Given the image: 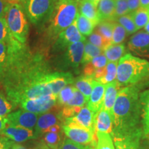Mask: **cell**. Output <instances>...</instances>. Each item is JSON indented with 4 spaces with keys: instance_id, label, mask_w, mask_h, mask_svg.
I'll return each mask as SVG.
<instances>
[{
    "instance_id": "f6af8a7d",
    "label": "cell",
    "mask_w": 149,
    "mask_h": 149,
    "mask_svg": "<svg viewBox=\"0 0 149 149\" xmlns=\"http://www.w3.org/2000/svg\"><path fill=\"white\" fill-rule=\"evenodd\" d=\"M129 13L135 12L140 8V0H127Z\"/></svg>"
},
{
    "instance_id": "7bdbcfd3",
    "label": "cell",
    "mask_w": 149,
    "mask_h": 149,
    "mask_svg": "<svg viewBox=\"0 0 149 149\" xmlns=\"http://www.w3.org/2000/svg\"><path fill=\"white\" fill-rule=\"evenodd\" d=\"M59 149H86V147L74 142L70 139L66 138L63 140Z\"/></svg>"
},
{
    "instance_id": "7402d4cb",
    "label": "cell",
    "mask_w": 149,
    "mask_h": 149,
    "mask_svg": "<svg viewBox=\"0 0 149 149\" xmlns=\"http://www.w3.org/2000/svg\"><path fill=\"white\" fill-rule=\"evenodd\" d=\"M95 133L111 134L113 130V117L109 112L101 108L95 114Z\"/></svg>"
},
{
    "instance_id": "db71d44e",
    "label": "cell",
    "mask_w": 149,
    "mask_h": 149,
    "mask_svg": "<svg viewBox=\"0 0 149 149\" xmlns=\"http://www.w3.org/2000/svg\"><path fill=\"white\" fill-rule=\"evenodd\" d=\"M144 29H145V31H146L148 33H149V22H148V24L145 26Z\"/></svg>"
},
{
    "instance_id": "83f0119b",
    "label": "cell",
    "mask_w": 149,
    "mask_h": 149,
    "mask_svg": "<svg viewBox=\"0 0 149 149\" xmlns=\"http://www.w3.org/2000/svg\"><path fill=\"white\" fill-rule=\"evenodd\" d=\"M114 21L104 20L101 21L97 26V32L100 33L109 45L111 44L112 36H113Z\"/></svg>"
},
{
    "instance_id": "1f68e13d",
    "label": "cell",
    "mask_w": 149,
    "mask_h": 149,
    "mask_svg": "<svg viewBox=\"0 0 149 149\" xmlns=\"http://www.w3.org/2000/svg\"><path fill=\"white\" fill-rule=\"evenodd\" d=\"M102 53H103V50L102 48L93 45L90 42H87L84 46V55L81 64H88L90 61H92L93 59L101 55Z\"/></svg>"
},
{
    "instance_id": "ffe728a7",
    "label": "cell",
    "mask_w": 149,
    "mask_h": 149,
    "mask_svg": "<svg viewBox=\"0 0 149 149\" xmlns=\"http://www.w3.org/2000/svg\"><path fill=\"white\" fill-rule=\"evenodd\" d=\"M120 88L117 79L105 85V92H104V101L102 107L109 112L111 115L113 114V107Z\"/></svg>"
},
{
    "instance_id": "4316f807",
    "label": "cell",
    "mask_w": 149,
    "mask_h": 149,
    "mask_svg": "<svg viewBox=\"0 0 149 149\" xmlns=\"http://www.w3.org/2000/svg\"><path fill=\"white\" fill-rule=\"evenodd\" d=\"M108 62L109 61H108L107 57H105L104 54H101V55H98L97 57L93 59L92 61H90L85 66L84 70V74L93 77L95 72L97 69L105 67L107 66Z\"/></svg>"
},
{
    "instance_id": "816d5d0a",
    "label": "cell",
    "mask_w": 149,
    "mask_h": 149,
    "mask_svg": "<svg viewBox=\"0 0 149 149\" xmlns=\"http://www.w3.org/2000/svg\"><path fill=\"white\" fill-rule=\"evenodd\" d=\"M87 1H91V2H92L93 3H94L95 5V6H97L98 3L100 2V0H87Z\"/></svg>"
},
{
    "instance_id": "52a82bcc",
    "label": "cell",
    "mask_w": 149,
    "mask_h": 149,
    "mask_svg": "<svg viewBox=\"0 0 149 149\" xmlns=\"http://www.w3.org/2000/svg\"><path fill=\"white\" fill-rule=\"evenodd\" d=\"M57 97L53 94L28 99L24 100L19 105L26 111L37 115H42L48 112L55 107L57 103Z\"/></svg>"
},
{
    "instance_id": "f546056e",
    "label": "cell",
    "mask_w": 149,
    "mask_h": 149,
    "mask_svg": "<svg viewBox=\"0 0 149 149\" xmlns=\"http://www.w3.org/2000/svg\"><path fill=\"white\" fill-rule=\"evenodd\" d=\"M117 62H109L105 66L103 76L97 80L99 82L106 85L117 79Z\"/></svg>"
},
{
    "instance_id": "3957f363",
    "label": "cell",
    "mask_w": 149,
    "mask_h": 149,
    "mask_svg": "<svg viewBox=\"0 0 149 149\" xmlns=\"http://www.w3.org/2000/svg\"><path fill=\"white\" fill-rule=\"evenodd\" d=\"M149 79V61L128 53L117 65V81L121 87L137 84Z\"/></svg>"
},
{
    "instance_id": "4fadbf2b",
    "label": "cell",
    "mask_w": 149,
    "mask_h": 149,
    "mask_svg": "<svg viewBox=\"0 0 149 149\" xmlns=\"http://www.w3.org/2000/svg\"><path fill=\"white\" fill-rule=\"evenodd\" d=\"M85 41L77 42L70 44L63 55V62L66 66L77 68L81 63L84 51Z\"/></svg>"
},
{
    "instance_id": "2e32d148",
    "label": "cell",
    "mask_w": 149,
    "mask_h": 149,
    "mask_svg": "<svg viewBox=\"0 0 149 149\" xmlns=\"http://www.w3.org/2000/svg\"><path fill=\"white\" fill-rule=\"evenodd\" d=\"M87 104V100H86L84 95L78 91L77 88H74L73 96L71 100L65 104L62 111L60 113L61 118H67L73 117Z\"/></svg>"
},
{
    "instance_id": "60d3db41",
    "label": "cell",
    "mask_w": 149,
    "mask_h": 149,
    "mask_svg": "<svg viewBox=\"0 0 149 149\" xmlns=\"http://www.w3.org/2000/svg\"><path fill=\"white\" fill-rule=\"evenodd\" d=\"M7 44L6 42H0V79L2 75L6 61Z\"/></svg>"
},
{
    "instance_id": "bcb514c9",
    "label": "cell",
    "mask_w": 149,
    "mask_h": 149,
    "mask_svg": "<svg viewBox=\"0 0 149 149\" xmlns=\"http://www.w3.org/2000/svg\"><path fill=\"white\" fill-rule=\"evenodd\" d=\"M7 5L4 1V0H0V18H2L5 16L6 9Z\"/></svg>"
},
{
    "instance_id": "ba28073f",
    "label": "cell",
    "mask_w": 149,
    "mask_h": 149,
    "mask_svg": "<svg viewBox=\"0 0 149 149\" xmlns=\"http://www.w3.org/2000/svg\"><path fill=\"white\" fill-rule=\"evenodd\" d=\"M85 40V37L80 33L77 29L75 19L71 25L58 35L56 38L53 49L55 51H64L73 43Z\"/></svg>"
},
{
    "instance_id": "603a6c76",
    "label": "cell",
    "mask_w": 149,
    "mask_h": 149,
    "mask_svg": "<svg viewBox=\"0 0 149 149\" xmlns=\"http://www.w3.org/2000/svg\"><path fill=\"white\" fill-rule=\"evenodd\" d=\"M97 9L100 22L115 21V0H100Z\"/></svg>"
},
{
    "instance_id": "e0dca14e",
    "label": "cell",
    "mask_w": 149,
    "mask_h": 149,
    "mask_svg": "<svg viewBox=\"0 0 149 149\" xmlns=\"http://www.w3.org/2000/svg\"><path fill=\"white\" fill-rule=\"evenodd\" d=\"M143 137L142 129L140 128L129 134L113 139L115 149H139Z\"/></svg>"
},
{
    "instance_id": "44dd1931",
    "label": "cell",
    "mask_w": 149,
    "mask_h": 149,
    "mask_svg": "<svg viewBox=\"0 0 149 149\" xmlns=\"http://www.w3.org/2000/svg\"><path fill=\"white\" fill-rule=\"evenodd\" d=\"M143 137L149 141V89L139 94Z\"/></svg>"
},
{
    "instance_id": "b9f144b4",
    "label": "cell",
    "mask_w": 149,
    "mask_h": 149,
    "mask_svg": "<svg viewBox=\"0 0 149 149\" xmlns=\"http://www.w3.org/2000/svg\"><path fill=\"white\" fill-rule=\"evenodd\" d=\"M10 35L5 18H0V42H6Z\"/></svg>"
},
{
    "instance_id": "836d02e7",
    "label": "cell",
    "mask_w": 149,
    "mask_h": 149,
    "mask_svg": "<svg viewBox=\"0 0 149 149\" xmlns=\"http://www.w3.org/2000/svg\"><path fill=\"white\" fill-rule=\"evenodd\" d=\"M97 143L95 149H115L111 134L96 133Z\"/></svg>"
},
{
    "instance_id": "6f0895ef",
    "label": "cell",
    "mask_w": 149,
    "mask_h": 149,
    "mask_svg": "<svg viewBox=\"0 0 149 149\" xmlns=\"http://www.w3.org/2000/svg\"><path fill=\"white\" fill-rule=\"evenodd\" d=\"M86 149H95L93 147H86Z\"/></svg>"
},
{
    "instance_id": "c3c4849f",
    "label": "cell",
    "mask_w": 149,
    "mask_h": 149,
    "mask_svg": "<svg viewBox=\"0 0 149 149\" xmlns=\"http://www.w3.org/2000/svg\"><path fill=\"white\" fill-rule=\"evenodd\" d=\"M11 149H28L26 147H25L23 145L19 144V143L13 142V144L12 145V148Z\"/></svg>"
},
{
    "instance_id": "d6a6232c",
    "label": "cell",
    "mask_w": 149,
    "mask_h": 149,
    "mask_svg": "<svg viewBox=\"0 0 149 149\" xmlns=\"http://www.w3.org/2000/svg\"><path fill=\"white\" fill-rule=\"evenodd\" d=\"M43 135H44V137H43L42 142L46 146L52 149H59L62 143L61 132H58V133L48 132V133H44Z\"/></svg>"
},
{
    "instance_id": "74e56055",
    "label": "cell",
    "mask_w": 149,
    "mask_h": 149,
    "mask_svg": "<svg viewBox=\"0 0 149 149\" xmlns=\"http://www.w3.org/2000/svg\"><path fill=\"white\" fill-rule=\"evenodd\" d=\"M14 109L13 104L2 93L0 92V116L5 117Z\"/></svg>"
},
{
    "instance_id": "ee69618b",
    "label": "cell",
    "mask_w": 149,
    "mask_h": 149,
    "mask_svg": "<svg viewBox=\"0 0 149 149\" xmlns=\"http://www.w3.org/2000/svg\"><path fill=\"white\" fill-rule=\"evenodd\" d=\"M13 141L7 137L1 136L0 137V149H11Z\"/></svg>"
},
{
    "instance_id": "484cf974",
    "label": "cell",
    "mask_w": 149,
    "mask_h": 149,
    "mask_svg": "<svg viewBox=\"0 0 149 149\" xmlns=\"http://www.w3.org/2000/svg\"><path fill=\"white\" fill-rule=\"evenodd\" d=\"M104 55L110 62H118L125 53L124 44H110L103 50Z\"/></svg>"
},
{
    "instance_id": "d590c367",
    "label": "cell",
    "mask_w": 149,
    "mask_h": 149,
    "mask_svg": "<svg viewBox=\"0 0 149 149\" xmlns=\"http://www.w3.org/2000/svg\"><path fill=\"white\" fill-rule=\"evenodd\" d=\"M117 23H119L124 28L128 34L131 35L137 31L135 22H134L132 16L130 14H127L125 15L119 17L117 18Z\"/></svg>"
},
{
    "instance_id": "8d00e7d4",
    "label": "cell",
    "mask_w": 149,
    "mask_h": 149,
    "mask_svg": "<svg viewBox=\"0 0 149 149\" xmlns=\"http://www.w3.org/2000/svg\"><path fill=\"white\" fill-rule=\"evenodd\" d=\"M126 31L121 24L115 22L113 28L111 44H120L125 40Z\"/></svg>"
},
{
    "instance_id": "681fc988",
    "label": "cell",
    "mask_w": 149,
    "mask_h": 149,
    "mask_svg": "<svg viewBox=\"0 0 149 149\" xmlns=\"http://www.w3.org/2000/svg\"><path fill=\"white\" fill-rule=\"evenodd\" d=\"M140 7L149 8V0H140Z\"/></svg>"
},
{
    "instance_id": "5bb4252c",
    "label": "cell",
    "mask_w": 149,
    "mask_h": 149,
    "mask_svg": "<svg viewBox=\"0 0 149 149\" xmlns=\"http://www.w3.org/2000/svg\"><path fill=\"white\" fill-rule=\"evenodd\" d=\"M0 135L15 143H22L30 139H36L35 130L33 129L18 127L8 124H6V126Z\"/></svg>"
},
{
    "instance_id": "7a4b0ae2",
    "label": "cell",
    "mask_w": 149,
    "mask_h": 149,
    "mask_svg": "<svg viewBox=\"0 0 149 149\" xmlns=\"http://www.w3.org/2000/svg\"><path fill=\"white\" fill-rule=\"evenodd\" d=\"M140 117L139 87L135 84L120 88L112 114V138L123 137L139 128Z\"/></svg>"
},
{
    "instance_id": "4dcf8cb0",
    "label": "cell",
    "mask_w": 149,
    "mask_h": 149,
    "mask_svg": "<svg viewBox=\"0 0 149 149\" xmlns=\"http://www.w3.org/2000/svg\"><path fill=\"white\" fill-rule=\"evenodd\" d=\"M131 15L137 30L142 29L149 22V8H139Z\"/></svg>"
},
{
    "instance_id": "d4e9b609",
    "label": "cell",
    "mask_w": 149,
    "mask_h": 149,
    "mask_svg": "<svg viewBox=\"0 0 149 149\" xmlns=\"http://www.w3.org/2000/svg\"><path fill=\"white\" fill-rule=\"evenodd\" d=\"M95 80L91 76H87L84 74L82 76H80L74 81V87L79 91L85 97L86 100L88 102L89 97L92 92L93 85H94Z\"/></svg>"
},
{
    "instance_id": "ac0fdd59",
    "label": "cell",
    "mask_w": 149,
    "mask_h": 149,
    "mask_svg": "<svg viewBox=\"0 0 149 149\" xmlns=\"http://www.w3.org/2000/svg\"><path fill=\"white\" fill-rule=\"evenodd\" d=\"M60 113H56L55 112H46L40 115L37 119L36 126L35 127V133L36 138L43 135L46 130L56 124H60L61 122Z\"/></svg>"
},
{
    "instance_id": "f1b7e54d",
    "label": "cell",
    "mask_w": 149,
    "mask_h": 149,
    "mask_svg": "<svg viewBox=\"0 0 149 149\" xmlns=\"http://www.w3.org/2000/svg\"><path fill=\"white\" fill-rule=\"evenodd\" d=\"M76 22H77L78 30L84 36H89L92 34L93 29L96 26L91 20L79 13H77V17H76Z\"/></svg>"
},
{
    "instance_id": "d6986e66",
    "label": "cell",
    "mask_w": 149,
    "mask_h": 149,
    "mask_svg": "<svg viewBox=\"0 0 149 149\" xmlns=\"http://www.w3.org/2000/svg\"><path fill=\"white\" fill-rule=\"evenodd\" d=\"M104 92H105V85L95 80L90 97L86 104L87 107L95 113H97L102 107Z\"/></svg>"
},
{
    "instance_id": "f35d334b",
    "label": "cell",
    "mask_w": 149,
    "mask_h": 149,
    "mask_svg": "<svg viewBox=\"0 0 149 149\" xmlns=\"http://www.w3.org/2000/svg\"><path fill=\"white\" fill-rule=\"evenodd\" d=\"M129 13L127 0H116L115 1V20L119 17Z\"/></svg>"
},
{
    "instance_id": "30bf717a",
    "label": "cell",
    "mask_w": 149,
    "mask_h": 149,
    "mask_svg": "<svg viewBox=\"0 0 149 149\" xmlns=\"http://www.w3.org/2000/svg\"><path fill=\"white\" fill-rule=\"evenodd\" d=\"M39 115L24 109L11 112L5 117L6 124L18 127L33 129L36 126Z\"/></svg>"
},
{
    "instance_id": "9a60e30c",
    "label": "cell",
    "mask_w": 149,
    "mask_h": 149,
    "mask_svg": "<svg viewBox=\"0 0 149 149\" xmlns=\"http://www.w3.org/2000/svg\"><path fill=\"white\" fill-rule=\"evenodd\" d=\"M128 48L136 55L149 57V33L144 31L136 33L128 42Z\"/></svg>"
},
{
    "instance_id": "277c9868",
    "label": "cell",
    "mask_w": 149,
    "mask_h": 149,
    "mask_svg": "<svg viewBox=\"0 0 149 149\" xmlns=\"http://www.w3.org/2000/svg\"><path fill=\"white\" fill-rule=\"evenodd\" d=\"M77 13V0L57 2L49 17L50 24L46 33L48 37L57 38L59 33L73 23Z\"/></svg>"
},
{
    "instance_id": "cb8c5ba5",
    "label": "cell",
    "mask_w": 149,
    "mask_h": 149,
    "mask_svg": "<svg viewBox=\"0 0 149 149\" xmlns=\"http://www.w3.org/2000/svg\"><path fill=\"white\" fill-rule=\"evenodd\" d=\"M80 14L91 20L95 26L100 22L97 6L87 0H77Z\"/></svg>"
},
{
    "instance_id": "7dc6e473",
    "label": "cell",
    "mask_w": 149,
    "mask_h": 149,
    "mask_svg": "<svg viewBox=\"0 0 149 149\" xmlns=\"http://www.w3.org/2000/svg\"><path fill=\"white\" fill-rule=\"evenodd\" d=\"M6 126V118L0 116V134L3 131V129Z\"/></svg>"
},
{
    "instance_id": "11a10c76",
    "label": "cell",
    "mask_w": 149,
    "mask_h": 149,
    "mask_svg": "<svg viewBox=\"0 0 149 149\" xmlns=\"http://www.w3.org/2000/svg\"><path fill=\"white\" fill-rule=\"evenodd\" d=\"M41 144H42V148L43 149H52V148H48V147L47 146H46L45 144H44V143L42 142H41Z\"/></svg>"
},
{
    "instance_id": "7c38bea8",
    "label": "cell",
    "mask_w": 149,
    "mask_h": 149,
    "mask_svg": "<svg viewBox=\"0 0 149 149\" xmlns=\"http://www.w3.org/2000/svg\"><path fill=\"white\" fill-rule=\"evenodd\" d=\"M95 114L86 106H84L73 117L64 120V124H73L95 133Z\"/></svg>"
},
{
    "instance_id": "9c48e42d",
    "label": "cell",
    "mask_w": 149,
    "mask_h": 149,
    "mask_svg": "<svg viewBox=\"0 0 149 149\" xmlns=\"http://www.w3.org/2000/svg\"><path fill=\"white\" fill-rule=\"evenodd\" d=\"M62 130L68 139L83 146L91 144L95 141V133L76 124H64L62 125Z\"/></svg>"
},
{
    "instance_id": "5b68a950",
    "label": "cell",
    "mask_w": 149,
    "mask_h": 149,
    "mask_svg": "<svg viewBox=\"0 0 149 149\" xmlns=\"http://www.w3.org/2000/svg\"><path fill=\"white\" fill-rule=\"evenodd\" d=\"M4 18L11 36L20 43L26 44L29 27L23 7L17 3H8Z\"/></svg>"
},
{
    "instance_id": "9f6ffc18",
    "label": "cell",
    "mask_w": 149,
    "mask_h": 149,
    "mask_svg": "<svg viewBox=\"0 0 149 149\" xmlns=\"http://www.w3.org/2000/svg\"><path fill=\"white\" fill-rule=\"evenodd\" d=\"M70 1V0H57V2H59V1Z\"/></svg>"
},
{
    "instance_id": "ab89813d",
    "label": "cell",
    "mask_w": 149,
    "mask_h": 149,
    "mask_svg": "<svg viewBox=\"0 0 149 149\" xmlns=\"http://www.w3.org/2000/svg\"><path fill=\"white\" fill-rule=\"evenodd\" d=\"M88 42L91 43L93 45L97 46L99 48H102V50H104V48L109 46V44L106 42V41L101 36V35L100 33H98L97 31L93 32L92 34L89 35Z\"/></svg>"
},
{
    "instance_id": "e575fe53",
    "label": "cell",
    "mask_w": 149,
    "mask_h": 149,
    "mask_svg": "<svg viewBox=\"0 0 149 149\" xmlns=\"http://www.w3.org/2000/svg\"><path fill=\"white\" fill-rule=\"evenodd\" d=\"M75 87L74 86L68 85L64 87L59 93L57 98V105L59 107H64L71 100L74 94V91Z\"/></svg>"
},
{
    "instance_id": "8fae6325",
    "label": "cell",
    "mask_w": 149,
    "mask_h": 149,
    "mask_svg": "<svg viewBox=\"0 0 149 149\" xmlns=\"http://www.w3.org/2000/svg\"><path fill=\"white\" fill-rule=\"evenodd\" d=\"M74 81L73 76L70 72H49L46 76V85L51 89L52 93L57 97L64 87L72 84Z\"/></svg>"
},
{
    "instance_id": "f5cc1de1",
    "label": "cell",
    "mask_w": 149,
    "mask_h": 149,
    "mask_svg": "<svg viewBox=\"0 0 149 149\" xmlns=\"http://www.w3.org/2000/svg\"><path fill=\"white\" fill-rule=\"evenodd\" d=\"M32 149H43V148L42 147V144H41V143H40V144H38V145L35 146L34 148H32Z\"/></svg>"
},
{
    "instance_id": "6da1fadb",
    "label": "cell",
    "mask_w": 149,
    "mask_h": 149,
    "mask_svg": "<svg viewBox=\"0 0 149 149\" xmlns=\"http://www.w3.org/2000/svg\"><path fill=\"white\" fill-rule=\"evenodd\" d=\"M6 61L1 79L13 104L53 94L46 84L49 72L42 55L33 53L26 44L11 35L6 41Z\"/></svg>"
},
{
    "instance_id": "8992f818",
    "label": "cell",
    "mask_w": 149,
    "mask_h": 149,
    "mask_svg": "<svg viewBox=\"0 0 149 149\" xmlns=\"http://www.w3.org/2000/svg\"><path fill=\"white\" fill-rule=\"evenodd\" d=\"M22 3L30 21L38 25L49 19L57 0H22Z\"/></svg>"
},
{
    "instance_id": "f907efd6",
    "label": "cell",
    "mask_w": 149,
    "mask_h": 149,
    "mask_svg": "<svg viewBox=\"0 0 149 149\" xmlns=\"http://www.w3.org/2000/svg\"><path fill=\"white\" fill-rule=\"evenodd\" d=\"M139 149H149V143H146L144 144H141Z\"/></svg>"
}]
</instances>
